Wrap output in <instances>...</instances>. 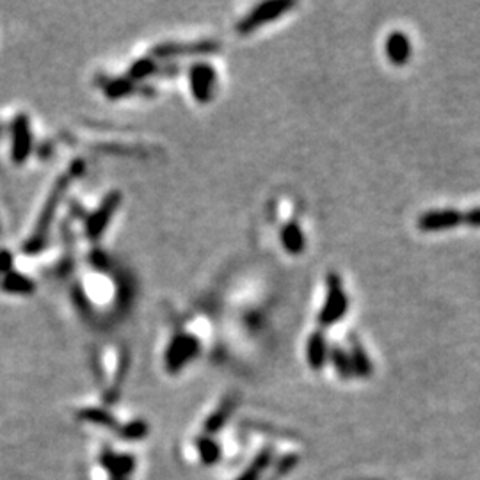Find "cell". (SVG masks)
I'll return each mask as SVG.
<instances>
[{"mask_svg":"<svg viewBox=\"0 0 480 480\" xmlns=\"http://www.w3.org/2000/svg\"><path fill=\"white\" fill-rule=\"evenodd\" d=\"M82 172H84V162L77 160V162H73V164H71V168L68 169V171H66L61 178H59L57 184L53 185L52 193H50L48 199H46V203H45V208H43L42 215H39V219H37V222H36V230H34V233L30 235V238L27 240V246H25V249L27 251L42 249L43 244H45V240H46V235H48L50 224H52L53 215H55V210H57L59 203H61V199L64 197L66 190H68V187H70L71 181L77 180V178L80 177Z\"/></svg>","mask_w":480,"mask_h":480,"instance_id":"6da1fadb","label":"cell"},{"mask_svg":"<svg viewBox=\"0 0 480 480\" xmlns=\"http://www.w3.org/2000/svg\"><path fill=\"white\" fill-rule=\"evenodd\" d=\"M347 310H349L347 292L344 290L340 276L337 272H331L328 274V292H326V301L319 313V324L324 328L337 324L338 320L347 315Z\"/></svg>","mask_w":480,"mask_h":480,"instance_id":"7a4b0ae2","label":"cell"},{"mask_svg":"<svg viewBox=\"0 0 480 480\" xmlns=\"http://www.w3.org/2000/svg\"><path fill=\"white\" fill-rule=\"evenodd\" d=\"M296 8L294 2L290 0H271V2H263V4L256 6L253 11L244 17L242 20L237 24V33L247 36V34H253L255 30H258L260 27H263L265 24H271V21L281 18L287 11Z\"/></svg>","mask_w":480,"mask_h":480,"instance_id":"3957f363","label":"cell"},{"mask_svg":"<svg viewBox=\"0 0 480 480\" xmlns=\"http://www.w3.org/2000/svg\"><path fill=\"white\" fill-rule=\"evenodd\" d=\"M199 353V341L190 335H178L171 340L166 350V366L171 373L180 372Z\"/></svg>","mask_w":480,"mask_h":480,"instance_id":"277c9868","label":"cell"},{"mask_svg":"<svg viewBox=\"0 0 480 480\" xmlns=\"http://www.w3.org/2000/svg\"><path fill=\"white\" fill-rule=\"evenodd\" d=\"M190 78V91L197 103L212 102L215 95V84H217V73L212 66L206 62H197L190 66L189 71Z\"/></svg>","mask_w":480,"mask_h":480,"instance_id":"5b68a950","label":"cell"},{"mask_svg":"<svg viewBox=\"0 0 480 480\" xmlns=\"http://www.w3.org/2000/svg\"><path fill=\"white\" fill-rule=\"evenodd\" d=\"M121 205V193L114 190V193L107 194L105 199L102 202V205L91 213V217L86 222V231L87 237L93 238V240H98L103 233H105L107 226L114 217L116 210Z\"/></svg>","mask_w":480,"mask_h":480,"instance_id":"8992f818","label":"cell"},{"mask_svg":"<svg viewBox=\"0 0 480 480\" xmlns=\"http://www.w3.org/2000/svg\"><path fill=\"white\" fill-rule=\"evenodd\" d=\"M221 48L217 42H194V43H164L152 48V59H172L184 55H203L213 53Z\"/></svg>","mask_w":480,"mask_h":480,"instance_id":"52a82bcc","label":"cell"},{"mask_svg":"<svg viewBox=\"0 0 480 480\" xmlns=\"http://www.w3.org/2000/svg\"><path fill=\"white\" fill-rule=\"evenodd\" d=\"M464 222V213L456 208L431 210V212L422 213L418 217V228L425 233H436V231L454 230Z\"/></svg>","mask_w":480,"mask_h":480,"instance_id":"ba28073f","label":"cell"},{"mask_svg":"<svg viewBox=\"0 0 480 480\" xmlns=\"http://www.w3.org/2000/svg\"><path fill=\"white\" fill-rule=\"evenodd\" d=\"M33 137H30L29 119L25 116H18L12 125V160L21 164L27 160L33 146Z\"/></svg>","mask_w":480,"mask_h":480,"instance_id":"9c48e42d","label":"cell"},{"mask_svg":"<svg viewBox=\"0 0 480 480\" xmlns=\"http://www.w3.org/2000/svg\"><path fill=\"white\" fill-rule=\"evenodd\" d=\"M384 52H386L388 61H390L393 66L407 64L411 59V52H413L407 34L400 33V30L391 33L390 36L386 37Z\"/></svg>","mask_w":480,"mask_h":480,"instance_id":"30bf717a","label":"cell"},{"mask_svg":"<svg viewBox=\"0 0 480 480\" xmlns=\"http://www.w3.org/2000/svg\"><path fill=\"white\" fill-rule=\"evenodd\" d=\"M279 237H281V244H283L285 251L290 253V255L297 256L304 251L306 238H304L303 230H301L297 222H288V224H285L283 228H281Z\"/></svg>","mask_w":480,"mask_h":480,"instance_id":"8fae6325","label":"cell"},{"mask_svg":"<svg viewBox=\"0 0 480 480\" xmlns=\"http://www.w3.org/2000/svg\"><path fill=\"white\" fill-rule=\"evenodd\" d=\"M306 354H308V363L313 370H320L328 359V345L322 332H313L306 345Z\"/></svg>","mask_w":480,"mask_h":480,"instance_id":"7c38bea8","label":"cell"},{"mask_svg":"<svg viewBox=\"0 0 480 480\" xmlns=\"http://www.w3.org/2000/svg\"><path fill=\"white\" fill-rule=\"evenodd\" d=\"M349 357L350 365H353V373H356L359 377H370L372 375V362H370L366 350L363 349V345L356 338L350 340Z\"/></svg>","mask_w":480,"mask_h":480,"instance_id":"4fadbf2b","label":"cell"},{"mask_svg":"<svg viewBox=\"0 0 480 480\" xmlns=\"http://www.w3.org/2000/svg\"><path fill=\"white\" fill-rule=\"evenodd\" d=\"M102 464L109 470L112 475V480H125V477L134 470V459L128 456H116L111 452H105L102 457Z\"/></svg>","mask_w":480,"mask_h":480,"instance_id":"5bb4252c","label":"cell"},{"mask_svg":"<svg viewBox=\"0 0 480 480\" xmlns=\"http://www.w3.org/2000/svg\"><path fill=\"white\" fill-rule=\"evenodd\" d=\"M331 359H332V365H335V368H337V372H338V375H340V377L349 379L350 375H354L353 365H350V357L344 349H340V347H332Z\"/></svg>","mask_w":480,"mask_h":480,"instance_id":"9a60e30c","label":"cell"},{"mask_svg":"<svg viewBox=\"0 0 480 480\" xmlns=\"http://www.w3.org/2000/svg\"><path fill=\"white\" fill-rule=\"evenodd\" d=\"M80 418L87 420V422L91 423H98V425L103 427H109V429H118V423H116V420L112 418L107 411L102 409H84L80 411Z\"/></svg>","mask_w":480,"mask_h":480,"instance_id":"2e32d148","label":"cell"},{"mask_svg":"<svg viewBox=\"0 0 480 480\" xmlns=\"http://www.w3.org/2000/svg\"><path fill=\"white\" fill-rule=\"evenodd\" d=\"M157 71H159V68H157L155 61L152 57H144L134 62V66L130 68V78L132 80H143L150 75H155Z\"/></svg>","mask_w":480,"mask_h":480,"instance_id":"e0dca14e","label":"cell"},{"mask_svg":"<svg viewBox=\"0 0 480 480\" xmlns=\"http://www.w3.org/2000/svg\"><path fill=\"white\" fill-rule=\"evenodd\" d=\"M269 461H271V456H269V452H262L258 457H256L253 463H251L249 468L246 470V472L242 473V475L238 477L237 480H258L260 475L263 473V470L267 468V464H269Z\"/></svg>","mask_w":480,"mask_h":480,"instance_id":"ac0fdd59","label":"cell"},{"mask_svg":"<svg viewBox=\"0 0 480 480\" xmlns=\"http://www.w3.org/2000/svg\"><path fill=\"white\" fill-rule=\"evenodd\" d=\"M197 448H199V456H202V461L205 464H213L215 461H219L221 450H219V445L215 441H212V439H199L197 441Z\"/></svg>","mask_w":480,"mask_h":480,"instance_id":"d6986e66","label":"cell"},{"mask_svg":"<svg viewBox=\"0 0 480 480\" xmlns=\"http://www.w3.org/2000/svg\"><path fill=\"white\" fill-rule=\"evenodd\" d=\"M4 288L15 294H29L34 290V285L21 274H9L4 281Z\"/></svg>","mask_w":480,"mask_h":480,"instance_id":"ffe728a7","label":"cell"},{"mask_svg":"<svg viewBox=\"0 0 480 480\" xmlns=\"http://www.w3.org/2000/svg\"><path fill=\"white\" fill-rule=\"evenodd\" d=\"M134 82H125V80H112V82L105 84V95L109 98H121V96L130 95L134 91Z\"/></svg>","mask_w":480,"mask_h":480,"instance_id":"44dd1931","label":"cell"},{"mask_svg":"<svg viewBox=\"0 0 480 480\" xmlns=\"http://www.w3.org/2000/svg\"><path fill=\"white\" fill-rule=\"evenodd\" d=\"M231 411V402H224L221 407H219V411H215L212 416H210L208 420H206V431L208 432H217L219 429L222 427V423L226 422V418H228V415H230Z\"/></svg>","mask_w":480,"mask_h":480,"instance_id":"7402d4cb","label":"cell"},{"mask_svg":"<svg viewBox=\"0 0 480 480\" xmlns=\"http://www.w3.org/2000/svg\"><path fill=\"white\" fill-rule=\"evenodd\" d=\"M148 434V425L144 422H141V420H136V422L128 423V425H125L123 429H121V436L127 439H141L144 438V436Z\"/></svg>","mask_w":480,"mask_h":480,"instance_id":"603a6c76","label":"cell"},{"mask_svg":"<svg viewBox=\"0 0 480 480\" xmlns=\"http://www.w3.org/2000/svg\"><path fill=\"white\" fill-rule=\"evenodd\" d=\"M464 222L473 226V228H480V206L468 210V212L464 213Z\"/></svg>","mask_w":480,"mask_h":480,"instance_id":"cb8c5ba5","label":"cell"}]
</instances>
